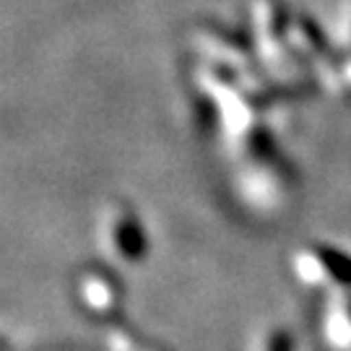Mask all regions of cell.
Segmentation results:
<instances>
[{
  "instance_id": "obj_1",
  "label": "cell",
  "mask_w": 351,
  "mask_h": 351,
  "mask_svg": "<svg viewBox=\"0 0 351 351\" xmlns=\"http://www.w3.org/2000/svg\"><path fill=\"white\" fill-rule=\"evenodd\" d=\"M114 245H117L120 255H123L125 261H130V263H138V261L146 258L149 242H146V237H143L141 224L130 216V213L120 216V221H117V226H114Z\"/></svg>"
},
{
  "instance_id": "obj_2",
  "label": "cell",
  "mask_w": 351,
  "mask_h": 351,
  "mask_svg": "<svg viewBox=\"0 0 351 351\" xmlns=\"http://www.w3.org/2000/svg\"><path fill=\"white\" fill-rule=\"evenodd\" d=\"M317 258L323 261L326 271L330 276L341 281V284H351V258L343 255L341 250H330V247H320Z\"/></svg>"
},
{
  "instance_id": "obj_3",
  "label": "cell",
  "mask_w": 351,
  "mask_h": 351,
  "mask_svg": "<svg viewBox=\"0 0 351 351\" xmlns=\"http://www.w3.org/2000/svg\"><path fill=\"white\" fill-rule=\"evenodd\" d=\"M268 351H294V339L287 330H276L268 341Z\"/></svg>"
}]
</instances>
